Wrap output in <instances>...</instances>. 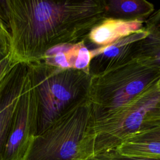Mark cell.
I'll list each match as a JSON object with an SVG mask.
<instances>
[{"label":"cell","instance_id":"18","mask_svg":"<svg viewBox=\"0 0 160 160\" xmlns=\"http://www.w3.org/2000/svg\"><path fill=\"white\" fill-rule=\"evenodd\" d=\"M145 25L160 28V8L158 11H154L146 20Z\"/></svg>","mask_w":160,"mask_h":160},{"label":"cell","instance_id":"5","mask_svg":"<svg viewBox=\"0 0 160 160\" xmlns=\"http://www.w3.org/2000/svg\"><path fill=\"white\" fill-rule=\"evenodd\" d=\"M160 126V89L157 84L99 120L91 119L94 156L117 148L129 139Z\"/></svg>","mask_w":160,"mask_h":160},{"label":"cell","instance_id":"6","mask_svg":"<svg viewBox=\"0 0 160 160\" xmlns=\"http://www.w3.org/2000/svg\"><path fill=\"white\" fill-rule=\"evenodd\" d=\"M38 128V101L27 68L1 160H26Z\"/></svg>","mask_w":160,"mask_h":160},{"label":"cell","instance_id":"2","mask_svg":"<svg viewBox=\"0 0 160 160\" xmlns=\"http://www.w3.org/2000/svg\"><path fill=\"white\" fill-rule=\"evenodd\" d=\"M91 119L86 98L36 136L26 160H90L94 156Z\"/></svg>","mask_w":160,"mask_h":160},{"label":"cell","instance_id":"3","mask_svg":"<svg viewBox=\"0 0 160 160\" xmlns=\"http://www.w3.org/2000/svg\"><path fill=\"white\" fill-rule=\"evenodd\" d=\"M26 66L38 101L39 134L68 109L87 98L91 76L86 71L59 68L41 61Z\"/></svg>","mask_w":160,"mask_h":160},{"label":"cell","instance_id":"12","mask_svg":"<svg viewBox=\"0 0 160 160\" xmlns=\"http://www.w3.org/2000/svg\"><path fill=\"white\" fill-rule=\"evenodd\" d=\"M145 27L148 34L136 43L134 59L160 69V28L146 25Z\"/></svg>","mask_w":160,"mask_h":160},{"label":"cell","instance_id":"7","mask_svg":"<svg viewBox=\"0 0 160 160\" xmlns=\"http://www.w3.org/2000/svg\"><path fill=\"white\" fill-rule=\"evenodd\" d=\"M148 34L144 28L138 32L121 38L107 46L91 51L88 72L91 76L98 75L122 66L134 59L136 43Z\"/></svg>","mask_w":160,"mask_h":160},{"label":"cell","instance_id":"9","mask_svg":"<svg viewBox=\"0 0 160 160\" xmlns=\"http://www.w3.org/2000/svg\"><path fill=\"white\" fill-rule=\"evenodd\" d=\"M145 26L142 21L105 18L88 35L85 42L90 50L103 48L139 31Z\"/></svg>","mask_w":160,"mask_h":160},{"label":"cell","instance_id":"17","mask_svg":"<svg viewBox=\"0 0 160 160\" xmlns=\"http://www.w3.org/2000/svg\"><path fill=\"white\" fill-rule=\"evenodd\" d=\"M16 64L11 61L9 56L0 62V86L8 72Z\"/></svg>","mask_w":160,"mask_h":160},{"label":"cell","instance_id":"14","mask_svg":"<svg viewBox=\"0 0 160 160\" xmlns=\"http://www.w3.org/2000/svg\"><path fill=\"white\" fill-rule=\"evenodd\" d=\"M11 37L0 14V62L10 55Z\"/></svg>","mask_w":160,"mask_h":160},{"label":"cell","instance_id":"11","mask_svg":"<svg viewBox=\"0 0 160 160\" xmlns=\"http://www.w3.org/2000/svg\"><path fill=\"white\" fill-rule=\"evenodd\" d=\"M103 2L104 18L146 22L154 12V5L146 0H103Z\"/></svg>","mask_w":160,"mask_h":160},{"label":"cell","instance_id":"10","mask_svg":"<svg viewBox=\"0 0 160 160\" xmlns=\"http://www.w3.org/2000/svg\"><path fill=\"white\" fill-rule=\"evenodd\" d=\"M91 58V50L85 41H82L52 47L38 61L59 68L74 69L88 72Z\"/></svg>","mask_w":160,"mask_h":160},{"label":"cell","instance_id":"8","mask_svg":"<svg viewBox=\"0 0 160 160\" xmlns=\"http://www.w3.org/2000/svg\"><path fill=\"white\" fill-rule=\"evenodd\" d=\"M26 72V64L17 63L8 72L0 86V160L22 92Z\"/></svg>","mask_w":160,"mask_h":160},{"label":"cell","instance_id":"4","mask_svg":"<svg viewBox=\"0 0 160 160\" xmlns=\"http://www.w3.org/2000/svg\"><path fill=\"white\" fill-rule=\"evenodd\" d=\"M160 69L134 59L103 73L91 76L87 98L92 121L99 120L156 86Z\"/></svg>","mask_w":160,"mask_h":160},{"label":"cell","instance_id":"1","mask_svg":"<svg viewBox=\"0 0 160 160\" xmlns=\"http://www.w3.org/2000/svg\"><path fill=\"white\" fill-rule=\"evenodd\" d=\"M14 63L39 61L52 47L85 41L104 18L103 0H6L1 2Z\"/></svg>","mask_w":160,"mask_h":160},{"label":"cell","instance_id":"19","mask_svg":"<svg viewBox=\"0 0 160 160\" xmlns=\"http://www.w3.org/2000/svg\"><path fill=\"white\" fill-rule=\"evenodd\" d=\"M157 86H158V88L160 89V78H159V80H158V83H157Z\"/></svg>","mask_w":160,"mask_h":160},{"label":"cell","instance_id":"15","mask_svg":"<svg viewBox=\"0 0 160 160\" xmlns=\"http://www.w3.org/2000/svg\"><path fill=\"white\" fill-rule=\"evenodd\" d=\"M90 160H160L142 157L131 156L119 153L116 149L94 155Z\"/></svg>","mask_w":160,"mask_h":160},{"label":"cell","instance_id":"13","mask_svg":"<svg viewBox=\"0 0 160 160\" xmlns=\"http://www.w3.org/2000/svg\"><path fill=\"white\" fill-rule=\"evenodd\" d=\"M116 149L124 155L160 159V141L128 140Z\"/></svg>","mask_w":160,"mask_h":160},{"label":"cell","instance_id":"16","mask_svg":"<svg viewBox=\"0 0 160 160\" xmlns=\"http://www.w3.org/2000/svg\"><path fill=\"white\" fill-rule=\"evenodd\" d=\"M129 140L134 141H160V126L137 135Z\"/></svg>","mask_w":160,"mask_h":160}]
</instances>
